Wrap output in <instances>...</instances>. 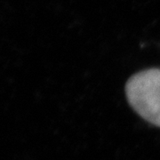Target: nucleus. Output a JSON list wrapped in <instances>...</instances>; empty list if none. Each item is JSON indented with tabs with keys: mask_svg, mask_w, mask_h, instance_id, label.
I'll list each match as a JSON object with an SVG mask.
<instances>
[{
	"mask_svg": "<svg viewBox=\"0 0 160 160\" xmlns=\"http://www.w3.org/2000/svg\"><path fill=\"white\" fill-rule=\"evenodd\" d=\"M128 102L143 119L160 127V69L133 75L126 85Z\"/></svg>",
	"mask_w": 160,
	"mask_h": 160,
	"instance_id": "f257e3e1",
	"label": "nucleus"
}]
</instances>
